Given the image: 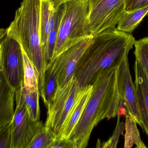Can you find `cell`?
<instances>
[{
  "label": "cell",
  "mask_w": 148,
  "mask_h": 148,
  "mask_svg": "<svg viewBox=\"0 0 148 148\" xmlns=\"http://www.w3.org/2000/svg\"><path fill=\"white\" fill-rule=\"evenodd\" d=\"M136 41L132 34L122 32L116 28L93 36L74 74L80 87L92 84L105 70L120 67L127 58Z\"/></svg>",
  "instance_id": "1"
},
{
  "label": "cell",
  "mask_w": 148,
  "mask_h": 148,
  "mask_svg": "<svg viewBox=\"0 0 148 148\" xmlns=\"http://www.w3.org/2000/svg\"><path fill=\"white\" fill-rule=\"evenodd\" d=\"M119 68L105 70L92 83L91 96L70 138L75 148L86 147L94 128L104 119L109 120L117 116L120 101Z\"/></svg>",
  "instance_id": "2"
},
{
  "label": "cell",
  "mask_w": 148,
  "mask_h": 148,
  "mask_svg": "<svg viewBox=\"0 0 148 148\" xmlns=\"http://www.w3.org/2000/svg\"><path fill=\"white\" fill-rule=\"evenodd\" d=\"M40 0H22L14 18L6 28L8 36L17 41L35 66L39 74V89H42L45 78L40 35Z\"/></svg>",
  "instance_id": "3"
},
{
  "label": "cell",
  "mask_w": 148,
  "mask_h": 148,
  "mask_svg": "<svg viewBox=\"0 0 148 148\" xmlns=\"http://www.w3.org/2000/svg\"><path fill=\"white\" fill-rule=\"evenodd\" d=\"M92 37L93 36H87L71 46L61 53L49 65L52 67L57 75V88L47 109L45 123L47 127L53 128L56 125L72 89L77 63L90 44Z\"/></svg>",
  "instance_id": "4"
},
{
  "label": "cell",
  "mask_w": 148,
  "mask_h": 148,
  "mask_svg": "<svg viewBox=\"0 0 148 148\" xmlns=\"http://www.w3.org/2000/svg\"><path fill=\"white\" fill-rule=\"evenodd\" d=\"M63 5V13L52 61L71 46L87 36H91L88 30L89 0H70Z\"/></svg>",
  "instance_id": "5"
},
{
  "label": "cell",
  "mask_w": 148,
  "mask_h": 148,
  "mask_svg": "<svg viewBox=\"0 0 148 148\" xmlns=\"http://www.w3.org/2000/svg\"><path fill=\"white\" fill-rule=\"evenodd\" d=\"M90 12L88 30L94 36L105 30L115 29L125 14L126 0H89Z\"/></svg>",
  "instance_id": "6"
},
{
  "label": "cell",
  "mask_w": 148,
  "mask_h": 148,
  "mask_svg": "<svg viewBox=\"0 0 148 148\" xmlns=\"http://www.w3.org/2000/svg\"><path fill=\"white\" fill-rule=\"evenodd\" d=\"M1 46V72L15 90L23 87L24 81L22 49L19 43L8 36L6 28L0 29Z\"/></svg>",
  "instance_id": "7"
},
{
  "label": "cell",
  "mask_w": 148,
  "mask_h": 148,
  "mask_svg": "<svg viewBox=\"0 0 148 148\" xmlns=\"http://www.w3.org/2000/svg\"><path fill=\"white\" fill-rule=\"evenodd\" d=\"M16 107L10 122L11 148H26L35 134L44 124L29 117L24 101L23 87L15 90Z\"/></svg>",
  "instance_id": "8"
},
{
  "label": "cell",
  "mask_w": 148,
  "mask_h": 148,
  "mask_svg": "<svg viewBox=\"0 0 148 148\" xmlns=\"http://www.w3.org/2000/svg\"><path fill=\"white\" fill-rule=\"evenodd\" d=\"M118 84L120 96L127 101L131 114L134 117L137 123L142 127L136 89L130 74L128 57L124 60L119 67Z\"/></svg>",
  "instance_id": "9"
},
{
  "label": "cell",
  "mask_w": 148,
  "mask_h": 148,
  "mask_svg": "<svg viewBox=\"0 0 148 148\" xmlns=\"http://www.w3.org/2000/svg\"><path fill=\"white\" fill-rule=\"evenodd\" d=\"M92 89L93 85L89 84L81 90L56 139H70L84 112L91 96Z\"/></svg>",
  "instance_id": "10"
},
{
  "label": "cell",
  "mask_w": 148,
  "mask_h": 148,
  "mask_svg": "<svg viewBox=\"0 0 148 148\" xmlns=\"http://www.w3.org/2000/svg\"><path fill=\"white\" fill-rule=\"evenodd\" d=\"M134 71L137 102L140 115L142 128L148 137V78L139 61L136 60Z\"/></svg>",
  "instance_id": "11"
},
{
  "label": "cell",
  "mask_w": 148,
  "mask_h": 148,
  "mask_svg": "<svg viewBox=\"0 0 148 148\" xmlns=\"http://www.w3.org/2000/svg\"><path fill=\"white\" fill-rule=\"evenodd\" d=\"M15 90L2 73L0 75V127L10 123L14 114Z\"/></svg>",
  "instance_id": "12"
},
{
  "label": "cell",
  "mask_w": 148,
  "mask_h": 148,
  "mask_svg": "<svg viewBox=\"0 0 148 148\" xmlns=\"http://www.w3.org/2000/svg\"><path fill=\"white\" fill-rule=\"evenodd\" d=\"M55 10L49 0H40V35L42 49L47 41L49 35L54 23Z\"/></svg>",
  "instance_id": "13"
},
{
  "label": "cell",
  "mask_w": 148,
  "mask_h": 148,
  "mask_svg": "<svg viewBox=\"0 0 148 148\" xmlns=\"http://www.w3.org/2000/svg\"><path fill=\"white\" fill-rule=\"evenodd\" d=\"M63 5L62 3L56 10L55 12L54 23L49 35L46 45L42 50L45 71L48 66L50 64L53 60L58 36L59 27L63 13Z\"/></svg>",
  "instance_id": "14"
},
{
  "label": "cell",
  "mask_w": 148,
  "mask_h": 148,
  "mask_svg": "<svg viewBox=\"0 0 148 148\" xmlns=\"http://www.w3.org/2000/svg\"><path fill=\"white\" fill-rule=\"evenodd\" d=\"M148 13V5L134 10H126L118 21L116 28L122 32L131 34Z\"/></svg>",
  "instance_id": "15"
},
{
  "label": "cell",
  "mask_w": 148,
  "mask_h": 148,
  "mask_svg": "<svg viewBox=\"0 0 148 148\" xmlns=\"http://www.w3.org/2000/svg\"><path fill=\"white\" fill-rule=\"evenodd\" d=\"M125 121V142L124 148L132 147L134 145L137 148H147L143 142L140 136L136 123L137 122L132 114L127 115Z\"/></svg>",
  "instance_id": "16"
},
{
  "label": "cell",
  "mask_w": 148,
  "mask_h": 148,
  "mask_svg": "<svg viewBox=\"0 0 148 148\" xmlns=\"http://www.w3.org/2000/svg\"><path fill=\"white\" fill-rule=\"evenodd\" d=\"M22 49L23 60L24 81L23 87L24 90L29 91L39 89L38 71L22 47Z\"/></svg>",
  "instance_id": "17"
},
{
  "label": "cell",
  "mask_w": 148,
  "mask_h": 148,
  "mask_svg": "<svg viewBox=\"0 0 148 148\" xmlns=\"http://www.w3.org/2000/svg\"><path fill=\"white\" fill-rule=\"evenodd\" d=\"M82 89L80 87L78 82L74 77L73 87L70 94L61 112L56 127L54 130V133L56 137L60 132L64 123L70 114L76 101L77 98Z\"/></svg>",
  "instance_id": "18"
},
{
  "label": "cell",
  "mask_w": 148,
  "mask_h": 148,
  "mask_svg": "<svg viewBox=\"0 0 148 148\" xmlns=\"http://www.w3.org/2000/svg\"><path fill=\"white\" fill-rule=\"evenodd\" d=\"M56 139L52 129L44 125L35 134L26 148H50Z\"/></svg>",
  "instance_id": "19"
},
{
  "label": "cell",
  "mask_w": 148,
  "mask_h": 148,
  "mask_svg": "<svg viewBox=\"0 0 148 148\" xmlns=\"http://www.w3.org/2000/svg\"><path fill=\"white\" fill-rule=\"evenodd\" d=\"M40 96L39 89L29 91L24 90V101L27 111L29 117L35 121L40 120Z\"/></svg>",
  "instance_id": "20"
},
{
  "label": "cell",
  "mask_w": 148,
  "mask_h": 148,
  "mask_svg": "<svg viewBox=\"0 0 148 148\" xmlns=\"http://www.w3.org/2000/svg\"><path fill=\"white\" fill-rule=\"evenodd\" d=\"M134 46L136 60L140 63L148 78V36L136 41Z\"/></svg>",
  "instance_id": "21"
},
{
  "label": "cell",
  "mask_w": 148,
  "mask_h": 148,
  "mask_svg": "<svg viewBox=\"0 0 148 148\" xmlns=\"http://www.w3.org/2000/svg\"><path fill=\"white\" fill-rule=\"evenodd\" d=\"M121 117L117 116V121L116 127L112 136L106 142L102 143L101 147L103 148H115L117 147L119 137L123 134L125 129V123L120 120Z\"/></svg>",
  "instance_id": "22"
},
{
  "label": "cell",
  "mask_w": 148,
  "mask_h": 148,
  "mask_svg": "<svg viewBox=\"0 0 148 148\" xmlns=\"http://www.w3.org/2000/svg\"><path fill=\"white\" fill-rule=\"evenodd\" d=\"M10 123L0 127V148H11Z\"/></svg>",
  "instance_id": "23"
},
{
  "label": "cell",
  "mask_w": 148,
  "mask_h": 148,
  "mask_svg": "<svg viewBox=\"0 0 148 148\" xmlns=\"http://www.w3.org/2000/svg\"><path fill=\"white\" fill-rule=\"evenodd\" d=\"M148 5V0H126L127 11L141 8Z\"/></svg>",
  "instance_id": "24"
},
{
  "label": "cell",
  "mask_w": 148,
  "mask_h": 148,
  "mask_svg": "<svg viewBox=\"0 0 148 148\" xmlns=\"http://www.w3.org/2000/svg\"><path fill=\"white\" fill-rule=\"evenodd\" d=\"M131 114L129 106L124 98L120 96V103L117 110V116L120 117L126 116L127 115Z\"/></svg>",
  "instance_id": "25"
},
{
  "label": "cell",
  "mask_w": 148,
  "mask_h": 148,
  "mask_svg": "<svg viewBox=\"0 0 148 148\" xmlns=\"http://www.w3.org/2000/svg\"><path fill=\"white\" fill-rule=\"evenodd\" d=\"M75 148L73 142L70 139H56L50 148Z\"/></svg>",
  "instance_id": "26"
},
{
  "label": "cell",
  "mask_w": 148,
  "mask_h": 148,
  "mask_svg": "<svg viewBox=\"0 0 148 148\" xmlns=\"http://www.w3.org/2000/svg\"><path fill=\"white\" fill-rule=\"evenodd\" d=\"M69 1L70 0H49V1L54 9L56 10L60 5Z\"/></svg>",
  "instance_id": "27"
},
{
  "label": "cell",
  "mask_w": 148,
  "mask_h": 148,
  "mask_svg": "<svg viewBox=\"0 0 148 148\" xmlns=\"http://www.w3.org/2000/svg\"><path fill=\"white\" fill-rule=\"evenodd\" d=\"M1 44H0V75H1Z\"/></svg>",
  "instance_id": "28"
}]
</instances>
